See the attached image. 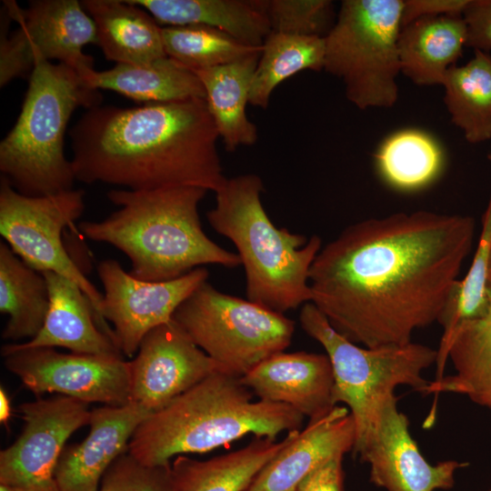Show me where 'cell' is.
Instances as JSON below:
<instances>
[{
    "label": "cell",
    "instance_id": "4",
    "mask_svg": "<svg viewBox=\"0 0 491 491\" xmlns=\"http://www.w3.org/2000/svg\"><path fill=\"white\" fill-rule=\"evenodd\" d=\"M252 397L240 377L217 371L149 415L127 452L143 465L165 466L175 456L207 453L247 435L276 439L301 430L300 413Z\"/></svg>",
    "mask_w": 491,
    "mask_h": 491
},
{
    "label": "cell",
    "instance_id": "32",
    "mask_svg": "<svg viewBox=\"0 0 491 491\" xmlns=\"http://www.w3.org/2000/svg\"><path fill=\"white\" fill-rule=\"evenodd\" d=\"M491 161V150L488 155ZM491 247V194L483 218L481 235L470 268L457 280L438 320L444 328L437 358L447 359V348L456 328L465 321L484 316L488 308V260Z\"/></svg>",
    "mask_w": 491,
    "mask_h": 491
},
{
    "label": "cell",
    "instance_id": "5",
    "mask_svg": "<svg viewBox=\"0 0 491 491\" xmlns=\"http://www.w3.org/2000/svg\"><path fill=\"white\" fill-rule=\"evenodd\" d=\"M263 192L255 174L226 177L206 217L237 249L247 300L284 314L311 301L309 272L322 241L277 228L263 206Z\"/></svg>",
    "mask_w": 491,
    "mask_h": 491
},
{
    "label": "cell",
    "instance_id": "2",
    "mask_svg": "<svg viewBox=\"0 0 491 491\" xmlns=\"http://www.w3.org/2000/svg\"><path fill=\"white\" fill-rule=\"evenodd\" d=\"M75 180L132 191L225 183L219 138L205 99L95 105L69 131Z\"/></svg>",
    "mask_w": 491,
    "mask_h": 491
},
{
    "label": "cell",
    "instance_id": "15",
    "mask_svg": "<svg viewBox=\"0 0 491 491\" xmlns=\"http://www.w3.org/2000/svg\"><path fill=\"white\" fill-rule=\"evenodd\" d=\"M129 365L130 402L151 413L221 371L173 320L144 336Z\"/></svg>",
    "mask_w": 491,
    "mask_h": 491
},
{
    "label": "cell",
    "instance_id": "9",
    "mask_svg": "<svg viewBox=\"0 0 491 491\" xmlns=\"http://www.w3.org/2000/svg\"><path fill=\"white\" fill-rule=\"evenodd\" d=\"M172 320L225 374L242 377L291 343L295 322L215 289L207 281L175 310Z\"/></svg>",
    "mask_w": 491,
    "mask_h": 491
},
{
    "label": "cell",
    "instance_id": "34",
    "mask_svg": "<svg viewBox=\"0 0 491 491\" xmlns=\"http://www.w3.org/2000/svg\"><path fill=\"white\" fill-rule=\"evenodd\" d=\"M271 31L326 37L336 18L329 0H266Z\"/></svg>",
    "mask_w": 491,
    "mask_h": 491
},
{
    "label": "cell",
    "instance_id": "38",
    "mask_svg": "<svg viewBox=\"0 0 491 491\" xmlns=\"http://www.w3.org/2000/svg\"><path fill=\"white\" fill-rule=\"evenodd\" d=\"M342 456L332 457L315 468L296 491H344Z\"/></svg>",
    "mask_w": 491,
    "mask_h": 491
},
{
    "label": "cell",
    "instance_id": "6",
    "mask_svg": "<svg viewBox=\"0 0 491 491\" xmlns=\"http://www.w3.org/2000/svg\"><path fill=\"white\" fill-rule=\"evenodd\" d=\"M101 102L99 90L72 67L37 60L17 120L0 143L1 177L27 196L72 190L75 176L64 147L67 124L76 108Z\"/></svg>",
    "mask_w": 491,
    "mask_h": 491
},
{
    "label": "cell",
    "instance_id": "20",
    "mask_svg": "<svg viewBox=\"0 0 491 491\" xmlns=\"http://www.w3.org/2000/svg\"><path fill=\"white\" fill-rule=\"evenodd\" d=\"M49 289V309L39 333L14 348L65 347L75 354L122 356L115 342L97 326L87 296L73 281L43 272Z\"/></svg>",
    "mask_w": 491,
    "mask_h": 491
},
{
    "label": "cell",
    "instance_id": "41",
    "mask_svg": "<svg viewBox=\"0 0 491 491\" xmlns=\"http://www.w3.org/2000/svg\"><path fill=\"white\" fill-rule=\"evenodd\" d=\"M0 491H13V490L5 486L0 485Z\"/></svg>",
    "mask_w": 491,
    "mask_h": 491
},
{
    "label": "cell",
    "instance_id": "28",
    "mask_svg": "<svg viewBox=\"0 0 491 491\" xmlns=\"http://www.w3.org/2000/svg\"><path fill=\"white\" fill-rule=\"evenodd\" d=\"M49 305V289L43 273L27 266L5 242H1L0 312L8 315L2 337L12 341L34 338L43 327Z\"/></svg>",
    "mask_w": 491,
    "mask_h": 491
},
{
    "label": "cell",
    "instance_id": "18",
    "mask_svg": "<svg viewBox=\"0 0 491 491\" xmlns=\"http://www.w3.org/2000/svg\"><path fill=\"white\" fill-rule=\"evenodd\" d=\"M151 414L133 402L91 411L87 436L61 454L55 469L59 490L97 491L105 472L127 453L135 431Z\"/></svg>",
    "mask_w": 491,
    "mask_h": 491
},
{
    "label": "cell",
    "instance_id": "40",
    "mask_svg": "<svg viewBox=\"0 0 491 491\" xmlns=\"http://www.w3.org/2000/svg\"><path fill=\"white\" fill-rule=\"evenodd\" d=\"M488 284L491 285V247L488 260Z\"/></svg>",
    "mask_w": 491,
    "mask_h": 491
},
{
    "label": "cell",
    "instance_id": "35",
    "mask_svg": "<svg viewBox=\"0 0 491 491\" xmlns=\"http://www.w3.org/2000/svg\"><path fill=\"white\" fill-rule=\"evenodd\" d=\"M97 491H177L171 464L149 466L128 452L104 475Z\"/></svg>",
    "mask_w": 491,
    "mask_h": 491
},
{
    "label": "cell",
    "instance_id": "37",
    "mask_svg": "<svg viewBox=\"0 0 491 491\" xmlns=\"http://www.w3.org/2000/svg\"><path fill=\"white\" fill-rule=\"evenodd\" d=\"M470 0L404 1L402 27L423 16L463 15Z\"/></svg>",
    "mask_w": 491,
    "mask_h": 491
},
{
    "label": "cell",
    "instance_id": "22",
    "mask_svg": "<svg viewBox=\"0 0 491 491\" xmlns=\"http://www.w3.org/2000/svg\"><path fill=\"white\" fill-rule=\"evenodd\" d=\"M161 26L205 25L251 46H261L271 27L266 0H129Z\"/></svg>",
    "mask_w": 491,
    "mask_h": 491
},
{
    "label": "cell",
    "instance_id": "3",
    "mask_svg": "<svg viewBox=\"0 0 491 491\" xmlns=\"http://www.w3.org/2000/svg\"><path fill=\"white\" fill-rule=\"evenodd\" d=\"M206 192L195 186L112 189L106 195L120 208L102 221L81 222L79 229L88 239L122 251L131 261L129 273L143 281L173 280L206 265L239 266V256L202 228L198 205Z\"/></svg>",
    "mask_w": 491,
    "mask_h": 491
},
{
    "label": "cell",
    "instance_id": "13",
    "mask_svg": "<svg viewBox=\"0 0 491 491\" xmlns=\"http://www.w3.org/2000/svg\"><path fill=\"white\" fill-rule=\"evenodd\" d=\"M19 413L23 431L0 452V485L13 491H60L55 469L67 439L89 424L87 404L58 396L24 403Z\"/></svg>",
    "mask_w": 491,
    "mask_h": 491
},
{
    "label": "cell",
    "instance_id": "43",
    "mask_svg": "<svg viewBox=\"0 0 491 491\" xmlns=\"http://www.w3.org/2000/svg\"><path fill=\"white\" fill-rule=\"evenodd\" d=\"M490 410H491V408H490Z\"/></svg>",
    "mask_w": 491,
    "mask_h": 491
},
{
    "label": "cell",
    "instance_id": "26",
    "mask_svg": "<svg viewBox=\"0 0 491 491\" xmlns=\"http://www.w3.org/2000/svg\"><path fill=\"white\" fill-rule=\"evenodd\" d=\"M486 313L463 322L453 334L447 359L455 373L439 380L429 381L422 394L442 393L465 395L473 402L491 408V285L487 286Z\"/></svg>",
    "mask_w": 491,
    "mask_h": 491
},
{
    "label": "cell",
    "instance_id": "12",
    "mask_svg": "<svg viewBox=\"0 0 491 491\" xmlns=\"http://www.w3.org/2000/svg\"><path fill=\"white\" fill-rule=\"evenodd\" d=\"M5 367L34 394L58 393L85 403L130 402V365L117 356L64 354L51 347L2 346Z\"/></svg>",
    "mask_w": 491,
    "mask_h": 491
},
{
    "label": "cell",
    "instance_id": "42",
    "mask_svg": "<svg viewBox=\"0 0 491 491\" xmlns=\"http://www.w3.org/2000/svg\"><path fill=\"white\" fill-rule=\"evenodd\" d=\"M487 491H491V487Z\"/></svg>",
    "mask_w": 491,
    "mask_h": 491
},
{
    "label": "cell",
    "instance_id": "16",
    "mask_svg": "<svg viewBox=\"0 0 491 491\" xmlns=\"http://www.w3.org/2000/svg\"><path fill=\"white\" fill-rule=\"evenodd\" d=\"M396 395L381 406L362 452L370 467V482L386 491L447 490L455 473L467 464L446 460L428 463L409 431L407 416L397 407Z\"/></svg>",
    "mask_w": 491,
    "mask_h": 491
},
{
    "label": "cell",
    "instance_id": "27",
    "mask_svg": "<svg viewBox=\"0 0 491 491\" xmlns=\"http://www.w3.org/2000/svg\"><path fill=\"white\" fill-rule=\"evenodd\" d=\"M85 82L93 89L112 90L144 104L205 99L197 75L168 56L141 65L116 64L95 70Z\"/></svg>",
    "mask_w": 491,
    "mask_h": 491
},
{
    "label": "cell",
    "instance_id": "39",
    "mask_svg": "<svg viewBox=\"0 0 491 491\" xmlns=\"http://www.w3.org/2000/svg\"><path fill=\"white\" fill-rule=\"evenodd\" d=\"M11 416V403L5 390L0 388V421L6 424Z\"/></svg>",
    "mask_w": 491,
    "mask_h": 491
},
{
    "label": "cell",
    "instance_id": "33",
    "mask_svg": "<svg viewBox=\"0 0 491 491\" xmlns=\"http://www.w3.org/2000/svg\"><path fill=\"white\" fill-rule=\"evenodd\" d=\"M161 34L166 55L191 70L224 65L261 51L205 25L162 26Z\"/></svg>",
    "mask_w": 491,
    "mask_h": 491
},
{
    "label": "cell",
    "instance_id": "8",
    "mask_svg": "<svg viewBox=\"0 0 491 491\" xmlns=\"http://www.w3.org/2000/svg\"><path fill=\"white\" fill-rule=\"evenodd\" d=\"M403 0H344L325 37L324 70L342 80L359 109L392 107L401 72Z\"/></svg>",
    "mask_w": 491,
    "mask_h": 491
},
{
    "label": "cell",
    "instance_id": "21",
    "mask_svg": "<svg viewBox=\"0 0 491 491\" xmlns=\"http://www.w3.org/2000/svg\"><path fill=\"white\" fill-rule=\"evenodd\" d=\"M96 28V45L106 59L141 65L167 56L161 28L144 8L129 0H84Z\"/></svg>",
    "mask_w": 491,
    "mask_h": 491
},
{
    "label": "cell",
    "instance_id": "14",
    "mask_svg": "<svg viewBox=\"0 0 491 491\" xmlns=\"http://www.w3.org/2000/svg\"><path fill=\"white\" fill-rule=\"evenodd\" d=\"M104 287L100 314L113 326L115 343L122 354L133 356L144 336L172 320L177 307L204 282L209 273L204 266L165 282H147L125 272L114 259L97 266Z\"/></svg>",
    "mask_w": 491,
    "mask_h": 491
},
{
    "label": "cell",
    "instance_id": "23",
    "mask_svg": "<svg viewBox=\"0 0 491 491\" xmlns=\"http://www.w3.org/2000/svg\"><path fill=\"white\" fill-rule=\"evenodd\" d=\"M466 41L463 15L419 17L401 28V72L416 85H442L447 70L462 55Z\"/></svg>",
    "mask_w": 491,
    "mask_h": 491
},
{
    "label": "cell",
    "instance_id": "36",
    "mask_svg": "<svg viewBox=\"0 0 491 491\" xmlns=\"http://www.w3.org/2000/svg\"><path fill=\"white\" fill-rule=\"evenodd\" d=\"M467 28L466 46L491 50V0H470L463 13Z\"/></svg>",
    "mask_w": 491,
    "mask_h": 491
},
{
    "label": "cell",
    "instance_id": "25",
    "mask_svg": "<svg viewBox=\"0 0 491 491\" xmlns=\"http://www.w3.org/2000/svg\"><path fill=\"white\" fill-rule=\"evenodd\" d=\"M299 431L288 432L280 441L255 437L238 450L208 460L200 461L185 455L175 456L171 468L177 491H245Z\"/></svg>",
    "mask_w": 491,
    "mask_h": 491
},
{
    "label": "cell",
    "instance_id": "1",
    "mask_svg": "<svg viewBox=\"0 0 491 491\" xmlns=\"http://www.w3.org/2000/svg\"><path fill=\"white\" fill-rule=\"evenodd\" d=\"M474 234L471 216L429 211L353 224L315 258L310 302L356 345L409 343L439 320Z\"/></svg>",
    "mask_w": 491,
    "mask_h": 491
},
{
    "label": "cell",
    "instance_id": "24",
    "mask_svg": "<svg viewBox=\"0 0 491 491\" xmlns=\"http://www.w3.org/2000/svg\"><path fill=\"white\" fill-rule=\"evenodd\" d=\"M260 52L224 65L192 70L204 86L208 111L228 152L257 141V127L247 117L246 105Z\"/></svg>",
    "mask_w": 491,
    "mask_h": 491
},
{
    "label": "cell",
    "instance_id": "11",
    "mask_svg": "<svg viewBox=\"0 0 491 491\" xmlns=\"http://www.w3.org/2000/svg\"><path fill=\"white\" fill-rule=\"evenodd\" d=\"M85 191L72 189L52 195L27 196L1 177L0 234L27 266L54 272L75 283L89 299L98 327L114 341L113 329L100 314L103 295L69 256L63 232L85 210Z\"/></svg>",
    "mask_w": 491,
    "mask_h": 491
},
{
    "label": "cell",
    "instance_id": "19",
    "mask_svg": "<svg viewBox=\"0 0 491 491\" xmlns=\"http://www.w3.org/2000/svg\"><path fill=\"white\" fill-rule=\"evenodd\" d=\"M356 427L346 406H336L309 421L256 475L245 491H296L301 481L328 459L352 451Z\"/></svg>",
    "mask_w": 491,
    "mask_h": 491
},
{
    "label": "cell",
    "instance_id": "7",
    "mask_svg": "<svg viewBox=\"0 0 491 491\" xmlns=\"http://www.w3.org/2000/svg\"><path fill=\"white\" fill-rule=\"evenodd\" d=\"M299 321L302 329L322 345L334 375V400L344 404L353 417L358 456L366 442L382 404L399 386H408L422 394L429 381L426 369L436 363L437 350L414 343L359 346L339 334L311 303L303 305Z\"/></svg>",
    "mask_w": 491,
    "mask_h": 491
},
{
    "label": "cell",
    "instance_id": "30",
    "mask_svg": "<svg viewBox=\"0 0 491 491\" xmlns=\"http://www.w3.org/2000/svg\"><path fill=\"white\" fill-rule=\"evenodd\" d=\"M378 174L391 187L416 191L429 185L444 165L441 146L418 129H403L387 136L375 154Z\"/></svg>",
    "mask_w": 491,
    "mask_h": 491
},
{
    "label": "cell",
    "instance_id": "10",
    "mask_svg": "<svg viewBox=\"0 0 491 491\" xmlns=\"http://www.w3.org/2000/svg\"><path fill=\"white\" fill-rule=\"evenodd\" d=\"M96 28L77 0H33L25 9L5 1L1 10L0 85L30 77L37 60H57L85 81L95 70L86 45H96Z\"/></svg>",
    "mask_w": 491,
    "mask_h": 491
},
{
    "label": "cell",
    "instance_id": "29",
    "mask_svg": "<svg viewBox=\"0 0 491 491\" xmlns=\"http://www.w3.org/2000/svg\"><path fill=\"white\" fill-rule=\"evenodd\" d=\"M442 85L451 121L467 142L491 139V55L475 50L467 64L447 70Z\"/></svg>",
    "mask_w": 491,
    "mask_h": 491
},
{
    "label": "cell",
    "instance_id": "31",
    "mask_svg": "<svg viewBox=\"0 0 491 491\" xmlns=\"http://www.w3.org/2000/svg\"><path fill=\"white\" fill-rule=\"evenodd\" d=\"M325 37L271 31L261 45L249 104L266 109L276 87L304 70H324Z\"/></svg>",
    "mask_w": 491,
    "mask_h": 491
},
{
    "label": "cell",
    "instance_id": "17",
    "mask_svg": "<svg viewBox=\"0 0 491 491\" xmlns=\"http://www.w3.org/2000/svg\"><path fill=\"white\" fill-rule=\"evenodd\" d=\"M240 379L259 400L288 406L309 421L325 416L337 406L326 354L279 352Z\"/></svg>",
    "mask_w": 491,
    "mask_h": 491
}]
</instances>
